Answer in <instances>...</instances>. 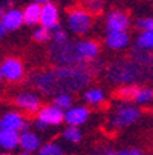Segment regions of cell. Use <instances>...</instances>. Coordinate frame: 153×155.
Wrapping results in <instances>:
<instances>
[{
	"mask_svg": "<svg viewBox=\"0 0 153 155\" xmlns=\"http://www.w3.org/2000/svg\"><path fill=\"white\" fill-rule=\"evenodd\" d=\"M6 32H8V31L5 29V26H3V23H2V21H0V38H3Z\"/></svg>",
	"mask_w": 153,
	"mask_h": 155,
	"instance_id": "31",
	"label": "cell"
},
{
	"mask_svg": "<svg viewBox=\"0 0 153 155\" xmlns=\"http://www.w3.org/2000/svg\"><path fill=\"white\" fill-rule=\"evenodd\" d=\"M91 112L86 106H72L64 112V121L68 123V126H80L87 121Z\"/></svg>",
	"mask_w": 153,
	"mask_h": 155,
	"instance_id": "11",
	"label": "cell"
},
{
	"mask_svg": "<svg viewBox=\"0 0 153 155\" xmlns=\"http://www.w3.org/2000/svg\"><path fill=\"white\" fill-rule=\"evenodd\" d=\"M52 41H54V45H63V43H68V34L66 31H64L60 25L52 31Z\"/></svg>",
	"mask_w": 153,
	"mask_h": 155,
	"instance_id": "27",
	"label": "cell"
},
{
	"mask_svg": "<svg viewBox=\"0 0 153 155\" xmlns=\"http://www.w3.org/2000/svg\"><path fill=\"white\" fill-rule=\"evenodd\" d=\"M49 58L55 66H83V60L77 51V41H68L63 45L49 48Z\"/></svg>",
	"mask_w": 153,
	"mask_h": 155,
	"instance_id": "3",
	"label": "cell"
},
{
	"mask_svg": "<svg viewBox=\"0 0 153 155\" xmlns=\"http://www.w3.org/2000/svg\"><path fill=\"white\" fill-rule=\"evenodd\" d=\"M32 37L38 43H46V41L52 40V31L48 29V28H45V26H40V28H35L34 29Z\"/></svg>",
	"mask_w": 153,
	"mask_h": 155,
	"instance_id": "24",
	"label": "cell"
},
{
	"mask_svg": "<svg viewBox=\"0 0 153 155\" xmlns=\"http://www.w3.org/2000/svg\"><path fill=\"white\" fill-rule=\"evenodd\" d=\"M142 117V110L130 103H120L109 117V126L113 129H124L135 124Z\"/></svg>",
	"mask_w": 153,
	"mask_h": 155,
	"instance_id": "4",
	"label": "cell"
},
{
	"mask_svg": "<svg viewBox=\"0 0 153 155\" xmlns=\"http://www.w3.org/2000/svg\"><path fill=\"white\" fill-rule=\"evenodd\" d=\"M130 37L124 31H112L106 35V45L110 49H123L129 45Z\"/></svg>",
	"mask_w": 153,
	"mask_h": 155,
	"instance_id": "15",
	"label": "cell"
},
{
	"mask_svg": "<svg viewBox=\"0 0 153 155\" xmlns=\"http://www.w3.org/2000/svg\"><path fill=\"white\" fill-rule=\"evenodd\" d=\"M106 95L103 92V89H100V87H91V89H87L84 92V100L86 103H89L92 106H97V104H101L104 101Z\"/></svg>",
	"mask_w": 153,
	"mask_h": 155,
	"instance_id": "19",
	"label": "cell"
},
{
	"mask_svg": "<svg viewBox=\"0 0 153 155\" xmlns=\"http://www.w3.org/2000/svg\"><path fill=\"white\" fill-rule=\"evenodd\" d=\"M3 15H5V11H3L2 8H0V21H2V20H3Z\"/></svg>",
	"mask_w": 153,
	"mask_h": 155,
	"instance_id": "33",
	"label": "cell"
},
{
	"mask_svg": "<svg viewBox=\"0 0 153 155\" xmlns=\"http://www.w3.org/2000/svg\"><path fill=\"white\" fill-rule=\"evenodd\" d=\"M130 26V17L127 12L121 9H113L110 12H107L106 15V31L112 32V31H127Z\"/></svg>",
	"mask_w": 153,
	"mask_h": 155,
	"instance_id": "9",
	"label": "cell"
},
{
	"mask_svg": "<svg viewBox=\"0 0 153 155\" xmlns=\"http://www.w3.org/2000/svg\"><path fill=\"white\" fill-rule=\"evenodd\" d=\"M0 68H2L3 80H6L9 83L21 81L25 77V66L21 63V60L17 57H6L0 63Z\"/></svg>",
	"mask_w": 153,
	"mask_h": 155,
	"instance_id": "6",
	"label": "cell"
},
{
	"mask_svg": "<svg viewBox=\"0 0 153 155\" xmlns=\"http://www.w3.org/2000/svg\"><path fill=\"white\" fill-rule=\"evenodd\" d=\"M72 103H74L72 95H69V94H58V95L54 97V103L52 104L57 106L58 109H61L63 112H66L68 109L72 107Z\"/></svg>",
	"mask_w": 153,
	"mask_h": 155,
	"instance_id": "22",
	"label": "cell"
},
{
	"mask_svg": "<svg viewBox=\"0 0 153 155\" xmlns=\"http://www.w3.org/2000/svg\"><path fill=\"white\" fill-rule=\"evenodd\" d=\"M34 2L38 3V5H41V3H43V5H46V3H51L52 0H34Z\"/></svg>",
	"mask_w": 153,
	"mask_h": 155,
	"instance_id": "32",
	"label": "cell"
},
{
	"mask_svg": "<svg viewBox=\"0 0 153 155\" xmlns=\"http://www.w3.org/2000/svg\"><path fill=\"white\" fill-rule=\"evenodd\" d=\"M0 155H12L11 152H3V153H0Z\"/></svg>",
	"mask_w": 153,
	"mask_h": 155,
	"instance_id": "36",
	"label": "cell"
},
{
	"mask_svg": "<svg viewBox=\"0 0 153 155\" xmlns=\"http://www.w3.org/2000/svg\"><path fill=\"white\" fill-rule=\"evenodd\" d=\"M83 8L91 14H100L104 8L103 0H83Z\"/></svg>",
	"mask_w": 153,
	"mask_h": 155,
	"instance_id": "26",
	"label": "cell"
},
{
	"mask_svg": "<svg viewBox=\"0 0 153 155\" xmlns=\"http://www.w3.org/2000/svg\"><path fill=\"white\" fill-rule=\"evenodd\" d=\"M150 68L135 61L133 58H118L106 68V77L115 84H136L147 80Z\"/></svg>",
	"mask_w": 153,
	"mask_h": 155,
	"instance_id": "2",
	"label": "cell"
},
{
	"mask_svg": "<svg viewBox=\"0 0 153 155\" xmlns=\"http://www.w3.org/2000/svg\"><path fill=\"white\" fill-rule=\"evenodd\" d=\"M29 121L15 110H8V112L0 115V130H29Z\"/></svg>",
	"mask_w": 153,
	"mask_h": 155,
	"instance_id": "7",
	"label": "cell"
},
{
	"mask_svg": "<svg viewBox=\"0 0 153 155\" xmlns=\"http://www.w3.org/2000/svg\"><path fill=\"white\" fill-rule=\"evenodd\" d=\"M41 6L38 3H29L25 9H23V17H25V25L28 26H35L40 23L41 18Z\"/></svg>",
	"mask_w": 153,
	"mask_h": 155,
	"instance_id": "17",
	"label": "cell"
},
{
	"mask_svg": "<svg viewBox=\"0 0 153 155\" xmlns=\"http://www.w3.org/2000/svg\"><path fill=\"white\" fill-rule=\"evenodd\" d=\"M2 23L5 26L6 31H17L23 26L25 23V17H23V11H20L17 8H11L8 11H5Z\"/></svg>",
	"mask_w": 153,
	"mask_h": 155,
	"instance_id": "13",
	"label": "cell"
},
{
	"mask_svg": "<svg viewBox=\"0 0 153 155\" xmlns=\"http://www.w3.org/2000/svg\"><path fill=\"white\" fill-rule=\"evenodd\" d=\"M14 104L28 114H37L41 109V100L31 91H21L14 97Z\"/></svg>",
	"mask_w": 153,
	"mask_h": 155,
	"instance_id": "8",
	"label": "cell"
},
{
	"mask_svg": "<svg viewBox=\"0 0 153 155\" xmlns=\"http://www.w3.org/2000/svg\"><path fill=\"white\" fill-rule=\"evenodd\" d=\"M63 138L71 141V143H80L83 138V134L77 126H68L63 130Z\"/></svg>",
	"mask_w": 153,
	"mask_h": 155,
	"instance_id": "23",
	"label": "cell"
},
{
	"mask_svg": "<svg viewBox=\"0 0 153 155\" xmlns=\"http://www.w3.org/2000/svg\"><path fill=\"white\" fill-rule=\"evenodd\" d=\"M138 84H124V86H120L118 89L115 91V97L118 98V100H121L123 103H127V101H130V100H135V95H136V92H138Z\"/></svg>",
	"mask_w": 153,
	"mask_h": 155,
	"instance_id": "18",
	"label": "cell"
},
{
	"mask_svg": "<svg viewBox=\"0 0 153 155\" xmlns=\"http://www.w3.org/2000/svg\"><path fill=\"white\" fill-rule=\"evenodd\" d=\"M104 155H142V150L138 149V147H130V149H124V150H120V152L107 150Z\"/></svg>",
	"mask_w": 153,
	"mask_h": 155,
	"instance_id": "29",
	"label": "cell"
},
{
	"mask_svg": "<svg viewBox=\"0 0 153 155\" xmlns=\"http://www.w3.org/2000/svg\"><path fill=\"white\" fill-rule=\"evenodd\" d=\"M68 26L77 35L89 32L92 28V14L84 8H72L68 12Z\"/></svg>",
	"mask_w": 153,
	"mask_h": 155,
	"instance_id": "5",
	"label": "cell"
},
{
	"mask_svg": "<svg viewBox=\"0 0 153 155\" xmlns=\"http://www.w3.org/2000/svg\"><path fill=\"white\" fill-rule=\"evenodd\" d=\"M136 104H148L153 101V89L148 86H139L133 100Z\"/></svg>",
	"mask_w": 153,
	"mask_h": 155,
	"instance_id": "21",
	"label": "cell"
},
{
	"mask_svg": "<svg viewBox=\"0 0 153 155\" xmlns=\"http://www.w3.org/2000/svg\"><path fill=\"white\" fill-rule=\"evenodd\" d=\"M136 48L142 51H153V31H144L136 37Z\"/></svg>",
	"mask_w": 153,
	"mask_h": 155,
	"instance_id": "20",
	"label": "cell"
},
{
	"mask_svg": "<svg viewBox=\"0 0 153 155\" xmlns=\"http://www.w3.org/2000/svg\"><path fill=\"white\" fill-rule=\"evenodd\" d=\"M34 126H35V127H37L38 130H45V129L48 127V126H46L45 123H41V121H38L37 118H35V121H34Z\"/></svg>",
	"mask_w": 153,
	"mask_h": 155,
	"instance_id": "30",
	"label": "cell"
},
{
	"mask_svg": "<svg viewBox=\"0 0 153 155\" xmlns=\"http://www.w3.org/2000/svg\"><path fill=\"white\" fill-rule=\"evenodd\" d=\"M37 120L49 126H58L64 121V112L57 106H41V109L37 112Z\"/></svg>",
	"mask_w": 153,
	"mask_h": 155,
	"instance_id": "10",
	"label": "cell"
},
{
	"mask_svg": "<svg viewBox=\"0 0 153 155\" xmlns=\"http://www.w3.org/2000/svg\"><path fill=\"white\" fill-rule=\"evenodd\" d=\"M135 26L144 32V31H153V17H144V18H138L135 21Z\"/></svg>",
	"mask_w": 153,
	"mask_h": 155,
	"instance_id": "28",
	"label": "cell"
},
{
	"mask_svg": "<svg viewBox=\"0 0 153 155\" xmlns=\"http://www.w3.org/2000/svg\"><path fill=\"white\" fill-rule=\"evenodd\" d=\"M58 8L54 3H46L41 6V18H40V25L45 26L51 31H54L58 26Z\"/></svg>",
	"mask_w": 153,
	"mask_h": 155,
	"instance_id": "12",
	"label": "cell"
},
{
	"mask_svg": "<svg viewBox=\"0 0 153 155\" xmlns=\"http://www.w3.org/2000/svg\"><path fill=\"white\" fill-rule=\"evenodd\" d=\"M3 80V75H2V68H0V81Z\"/></svg>",
	"mask_w": 153,
	"mask_h": 155,
	"instance_id": "35",
	"label": "cell"
},
{
	"mask_svg": "<svg viewBox=\"0 0 153 155\" xmlns=\"http://www.w3.org/2000/svg\"><path fill=\"white\" fill-rule=\"evenodd\" d=\"M20 146V134L15 130H0V147L9 152Z\"/></svg>",
	"mask_w": 153,
	"mask_h": 155,
	"instance_id": "16",
	"label": "cell"
},
{
	"mask_svg": "<svg viewBox=\"0 0 153 155\" xmlns=\"http://www.w3.org/2000/svg\"><path fill=\"white\" fill-rule=\"evenodd\" d=\"M38 155H63V149L57 143H46L43 144L38 150Z\"/></svg>",
	"mask_w": 153,
	"mask_h": 155,
	"instance_id": "25",
	"label": "cell"
},
{
	"mask_svg": "<svg viewBox=\"0 0 153 155\" xmlns=\"http://www.w3.org/2000/svg\"><path fill=\"white\" fill-rule=\"evenodd\" d=\"M20 147L21 150L25 152H38L40 147H41V143H40V137L35 134L34 130H25V132H20Z\"/></svg>",
	"mask_w": 153,
	"mask_h": 155,
	"instance_id": "14",
	"label": "cell"
},
{
	"mask_svg": "<svg viewBox=\"0 0 153 155\" xmlns=\"http://www.w3.org/2000/svg\"><path fill=\"white\" fill-rule=\"evenodd\" d=\"M101 64L100 60H95L83 66H55L52 69L31 74L29 83L48 95L68 94L69 91H78L89 86L92 78L101 71Z\"/></svg>",
	"mask_w": 153,
	"mask_h": 155,
	"instance_id": "1",
	"label": "cell"
},
{
	"mask_svg": "<svg viewBox=\"0 0 153 155\" xmlns=\"http://www.w3.org/2000/svg\"><path fill=\"white\" fill-rule=\"evenodd\" d=\"M18 155H32V153H29V152H25V150H20V152H18Z\"/></svg>",
	"mask_w": 153,
	"mask_h": 155,
	"instance_id": "34",
	"label": "cell"
}]
</instances>
